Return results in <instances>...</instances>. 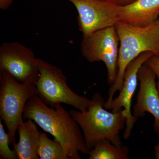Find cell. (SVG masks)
<instances>
[{
	"label": "cell",
	"instance_id": "8fae6325",
	"mask_svg": "<svg viewBox=\"0 0 159 159\" xmlns=\"http://www.w3.org/2000/svg\"><path fill=\"white\" fill-rule=\"evenodd\" d=\"M159 18V0H136L120 6V20L130 25L145 27Z\"/></svg>",
	"mask_w": 159,
	"mask_h": 159
},
{
	"label": "cell",
	"instance_id": "277c9868",
	"mask_svg": "<svg viewBox=\"0 0 159 159\" xmlns=\"http://www.w3.org/2000/svg\"><path fill=\"white\" fill-rule=\"evenodd\" d=\"M39 77L35 83L37 96L47 105L54 107L61 103L70 105L81 111H85L92 99L80 96L69 87L62 70L38 58Z\"/></svg>",
	"mask_w": 159,
	"mask_h": 159
},
{
	"label": "cell",
	"instance_id": "6da1fadb",
	"mask_svg": "<svg viewBox=\"0 0 159 159\" xmlns=\"http://www.w3.org/2000/svg\"><path fill=\"white\" fill-rule=\"evenodd\" d=\"M23 119H31L62 145L69 159H80L79 152L89 155L80 127L61 104L49 107L38 96L26 103Z\"/></svg>",
	"mask_w": 159,
	"mask_h": 159
},
{
	"label": "cell",
	"instance_id": "e0dca14e",
	"mask_svg": "<svg viewBox=\"0 0 159 159\" xmlns=\"http://www.w3.org/2000/svg\"><path fill=\"white\" fill-rule=\"evenodd\" d=\"M120 6H125L135 2L136 0H107Z\"/></svg>",
	"mask_w": 159,
	"mask_h": 159
},
{
	"label": "cell",
	"instance_id": "30bf717a",
	"mask_svg": "<svg viewBox=\"0 0 159 159\" xmlns=\"http://www.w3.org/2000/svg\"><path fill=\"white\" fill-rule=\"evenodd\" d=\"M156 75L143 65L138 72L140 89L137 102L134 106L133 115L137 119L148 112L154 118L153 129L159 137V95L156 88Z\"/></svg>",
	"mask_w": 159,
	"mask_h": 159
},
{
	"label": "cell",
	"instance_id": "3957f363",
	"mask_svg": "<svg viewBox=\"0 0 159 159\" xmlns=\"http://www.w3.org/2000/svg\"><path fill=\"white\" fill-rule=\"evenodd\" d=\"M102 96L96 93L87 110L83 112L71 110V116L81 129L86 145L90 151L97 142L107 139L114 145H122L119 133L126 125L127 116L124 109L109 112L104 107Z\"/></svg>",
	"mask_w": 159,
	"mask_h": 159
},
{
	"label": "cell",
	"instance_id": "5b68a950",
	"mask_svg": "<svg viewBox=\"0 0 159 159\" xmlns=\"http://www.w3.org/2000/svg\"><path fill=\"white\" fill-rule=\"evenodd\" d=\"M37 96L36 85L33 83L20 82L10 74L0 73V117L5 122L10 137V144L15 142L19 124L28 100Z\"/></svg>",
	"mask_w": 159,
	"mask_h": 159
},
{
	"label": "cell",
	"instance_id": "5bb4252c",
	"mask_svg": "<svg viewBox=\"0 0 159 159\" xmlns=\"http://www.w3.org/2000/svg\"><path fill=\"white\" fill-rule=\"evenodd\" d=\"M37 153L40 159H69L60 143L43 132H41Z\"/></svg>",
	"mask_w": 159,
	"mask_h": 159
},
{
	"label": "cell",
	"instance_id": "2e32d148",
	"mask_svg": "<svg viewBox=\"0 0 159 159\" xmlns=\"http://www.w3.org/2000/svg\"><path fill=\"white\" fill-rule=\"evenodd\" d=\"M144 65L150 69L157 78L156 82V88L159 95V56L153 55L147 60Z\"/></svg>",
	"mask_w": 159,
	"mask_h": 159
},
{
	"label": "cell",
	"instance_id": "8992f818",
	"mask_svg": "<svg viewBox=\"0 0 159 159\" xmlns=\"http://www.w3.org/2000/svg\"><path fill=\"white\" fill-rule=\"evenodd\" d=\"M119 35L115 26L101 29L83 38L81 52L90 62L102 61L106 66L107 81L112 85L117 79L119 48Z\"/></svg>",
	"mask_w": 159,
	"mask_h": 159
},
{
	"label": "cell",
	"instance_id": "ba28073f",
	"mask_svg": "<svg viewBox=\"0 0 159 159\" xmlns=\"http://www.w3.org/2000/svg\"><path fill=\"white\" fill-rule=\"evenodd\" d=\"M78 14L83 38L101 29L115 26L120 20V6L107 0H69Z\"/></svg>",
	"mask_w": 159,
	"mask_h": 159
},
{
	"label": "cell",
	"instance_id": "7a4b0ae2",
	"mask_svg": "<svg viewBox=\"0 0 159 159\" xmlns=\"http://www.w3.org/2000/svg\"><path fill=\"white\" fill-rule=\"evenodd\" d=\"M119 39L117 79L109 91L104 107L108 109L115 93L122 88L124 74L131 61L144 52L149 51L159 56V18L145 27L133 25L119 21L115 25Z\"/></svg>",
	"mask_w": 159,
	"mask_h": 159
},
{
	"label": "cell",
	"instance_id": "4fadbf2b",
	"mask_svg": "<svg viewBox=\"0 0 159 159\" xmlns=\"http://www.w3.org/2000/svg\"><path fill=\"white\" fill-rule=\"evenodd\" d=\"M129 149L125 145H116L107 139L97 142L89 153L90 159H127Z\"/></svg>",
	"mask_w": 159,
	"mask_h": 159
},
{
	"label": "cell",
	"instance_id": "ac0fdd59",
	"mask_svg": "<svg viewBox=\"0 0 159 159\" xmlns=\"http://www.w3.org/2000/svg\"><path fill=\"white\" fill-rule=\"evenodd\" d=\"M13 0H0V9L6 10L9 8Z\"/></svg>",
	"mask_w": 159,
	"mask_h": 159
},
{
	"label": "cell",
	"instance_id": "9c48e42d",
	"mask_svg": "<svg viewBox=\"0 0 159 159\" xmlns=\"http://www.w3.org/2000/svg\"><path fill=\"white\" fill-rule=\"evenodd\" d=\"M154 55L151 52H144L129 63L127 66L124 74V80L122 88L119 96L113 99L109 109L111 111L116 112L122 108H124L127 116L125 130L123 138L127 139L129 138L134 124L137 120V118L133 116L131 113L132 99L138 84V72L147 60Z\"/></svg>",
	"mask_w": 159,
	"mask_h": 159
},
{
	"label": "cell",
	"instance_id": "7c38bea8",
	"mask_svg": "<svg viewBox=\"0 0 159 159\" xmlns=\"http://www.w3.org/2000/svg\"><path fill=\"white\" fill-rule=\"evenodd\" d=\"M17 131L19 136L18 142L13 144L18 159H39L37 153L40 134L35 122L31 119L26 122L22 120L19 124Z\"/></svg>",
	"mask_w": 159,
	"mask_h": 159
},
{
	"label": "cell",
	"instance_id": "9a60e30c",
	"mask_svg": "<svg viewBox=\"0 0 159 159\" xmlns=\"http://www.w3.org/2000/svg\"><path fill=\"white\" fill-rule=\"evenodd\" d=\"M2 121L0 119V159H17L15 150H11L9 147L10 137L4 129Z\"/></svg>",
	"mask_w": 159,
	"mask_h": 159
},
{
	"label": "cell",
	"instance_id": "52a82bcc",
	"mask_svg": "<svg viewBox=\"0 0 159 159\" xmlns=\"http://www.w3.org/2000/svg\"><path fill=\"white\" fill-rule=\"evenodd\" d=\"M0 70L20 82L35 84L39 77L38 58L31 49L20 43H4L0 47Z\"/></svg>",
	"mask_w": 159,
	"mask_h": 159
},
{
	"label": "cell",
	"instance_id": "d6986e66",
	"mask_svg": "<svg viewBox=\"0 0 159 159\" xmlns=\"http://www.w3.org/2000/svg\"><path fill=\"white\" fill-rule=\"evenodd\" d=\"M154 155L156 159H159V142L154 147Z\"/></svg>",
	"mask_w": 159,
	"mask_h": 159
}]
</instances>
